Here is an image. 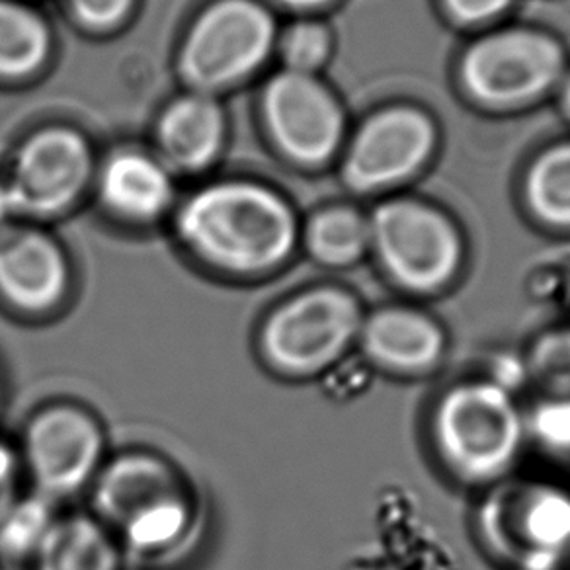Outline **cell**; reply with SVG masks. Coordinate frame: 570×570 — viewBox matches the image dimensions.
I'll return each mask as SVG.
<instances>
[{
	"mask_svg": "<svg viewBox=\"0 0 570 570\" xmlns=\"http://www.w3.org/2000/svg\"><path fill=\"white\" fill-rule=\"evenodd\" d=\"M186 256L229 284H262L279 276L302 240L292 206L261 184L219 183L196 191L176 214Z\"/></svg>",
	"mask_w": 570,
	"mask_h": 570,
	"instance_id": "cell-1",
	"label": "cell"
},
{
	"mask_svg": "<svg viewBox=\"0 0 570 570\" xmlns=\"http://www.w3.org/2000/svg\"><path fill=\"white\" fill-rule=\"evenodd\" d=\"M364 315V303L346 285H305L262 313L254 326V357L284 383L323 380L356 350Z\"/></svg>",
	"mask_w": 570,
	"mask_h": 570,
	"instance_id": "cell-2",
	"label": "cell"
},
{
	"mask_svg": "<svg viewBox=\"0 0 570 570\" xmlns=\"http://www.w3.org/2000/svg\"><path fill=\"white\" fill-rule=\"evenodd\" d=\"M530 434L522 406L502 383L460 381L438 396L428 436L440 465L465 487H494L514 471Z\"/></svg>",
	"mask_w": 570,
	"mask_h": 570,
	"instance_id": "cell-3",
	"label": "cell"
},
{
	"mask_svg": "<svg viewBox=\"0 0 570 570\" xmlns=\"http://www.w3.org/2000/svg\"><path fill=\"white\" fill-rule=\"evenodd\" d=\"M14 438L28 489L63 508L87 497L111 453L100 414L67 396L28 412Z\"/></svg>",
	"mask_w": 570,
	"mask_h": 570,
	"instance_id": "cell-4",
	"label": "cell"
},
{
	"mask_svg": "<svg viewBox=\"0 0 570 570\" xmlns=\"http://www.w3.org/2000/svg\"><path fill=\"white\" fill-rule=\"evenodd\" d=\"M370 217L372 254L393 284L430 297L450 289L465 262L461 233L448 215L416 199H389Z\"/></svg>",
	"mask_w": 570,
	"mask_h": 570,
	"instance_id": "cell-5",
	"label": "cell"
},
{
	"mask_svg": "<svg viewBox=\"0 0 570 570\" xmlns=\"http://www.w3.org/2000/svg\"><path fill=\"white\" fill-rule=\"evenodd\" d=\"M274 17L256 0H217L199 14L180 51V72L212 95L253 75L276 48Z\"/></svg>",
	"mask_w": 570,
	"mask_h": 570,
	"instance_id": "cell-6",
	"label": "cell"
},
{
	"mask_svg": "<svg viewBox=\"0 0 570 570\" xmlns=\"http://www.w3.org/2000/svg\"><path fill=\"white\" fill-rule=\"evenodd\" d=\"M460 75L476 102L518 106L561 85L567 56L547 33L510 28L473 41L461 57Z\"/></svg>",
	"mask_w": 570,
	"mask_h": 570,
	"instance_id": "cell-7",
	"label": "cell"
},
{
	"mask_svg": "<svg viewBox=\"0 0 570 570\" xmlns=\"http://www.w3.org/2000/svg\"><path fill=\"white\" fill-rule=\"evenodd\" d=\"M77 274L63 245L36 227L0 230V313L22 325L56 323L75 307Z\"/></svg>",
	"mask_w": 570,
	"mask_h": 570,
	"instance_id": "cell-8",
	"label": "cell"
},
{
	"mask_svg": "<svg viewBox=\"0 0 570 570\" xmlns=\"http://www.w3.org/2000/svg\"><path fill=\"white\" fill-rule=\"evenodd\" d=\"M264 119L277 147L302 165H321L341 149L346 116L317 75L282 71L262 96Z\"/></svg>",
	"mask_w": 570,
	"mask_h": 570,
	"instance_id": "cell-9",
	"label": "cell"
},
{
	"mask_svg": "<svg viewBox=\"0 0 570 570\" xmlns=\"http://www.w3.org/2000/svg\"><path fill=\"white\" fill-rule=\"evenodd\" d=\"M438 131L424 111L395 106L373 114L350 142L342 178L360 194L385 190L426 165Z\"/></svg>",
	"mask_w": 570,
	"mask_h": 570,
	"instance_id": "cell-10",
	"label": "cell"
},
{
	"mask_svg": "<svg viewBox=\"0 0 570 570\" xmlns=\"http://www.w3.org/2000/svg\"><path fill=\"white\" fill-rule=\"evenodd\" d=\"M90 173L92 155L85 137L67 127H49L26 139L7 186L17 214L51 217L79 199Z\"/></svg>",
	"mask_w": 570,
	"mask_h": 570,
	"instance_id": "cell-11",
	"label": "cell"
},
{
	"mask_svg": "<svg viewBox=\"0 0 570 570\" xmlns=\"http://www.w3.org/2000/svg\"><path fill=\"white\" fill-rule=\"evenodd\" d=\"M492 502V535L502 553L530 567L551 569L570 559V494L547 484L504 487Z\"/></svg>",
	"mask_w": 570,
	"mask_h": 570,
	"instance_id": "cell-12",
	"label": "cell"
},
{
	"mask_svg": "<svg viewBox=\"0 0 570 570\" xmlns=\"http://www.w3.org/2000/svg\"><path fill=\"white\" fill-rule=\"evenodd\" d=\"M356 350L377 372L414 380L444 365L450 336L430 311L409 303H387L365 309Z\"/></svg>",
	"mask_w": 570,
	"mask_h": 570,
	"instance_id": "cell-13",
	"label": "cell"
},
{
	"mask_svg": "<svg viewBox=\"0 0 570 570\" xmlns=\"http://www.w3.org/2000/svg\"><path fill=\"white\" fill-rule=\"evenodd\" d=\"M188 483L190 476L167 453L147 445H129L118 452L111 450L85 497V508L114 531L127 515Z\"/></svg>",
	"mask_w": 570,
	"mask_h": 570,
	"instance_id": "cell-14",
	"label": "cell"
},
{
	"mask_svg": "<svg viewBox=\"0 0 570 570\" xmlns=\"http://www.w3.org/2000/svg\"><path fill=\"white\" fill-rule=\"evenodd\" d=\"M26 570H127L118 539L87 508L67 507Z\"/></svg>",
	"mask_w": 570,
	"mask_h": 570,
	"instance_id": "cell-15",
	"label": "cell"
},
{
	"mask_svg": "<svg viewBox=\"0 0 570 570\" xmlns=\"http://www.w3.org/2000/svg\"><path fill=\"white\" fill-rule=\"evenodd\" d=\"M225 118L212 95L194 92L168 106L157 127L160 153L170 167L202 170L222 151Z\"/></svg>",
	"mask_w": 570,
	"mask_h": 570,
	"instance_id": "cell-16",
	"label": "cell"
},
{
	"mask_svg": "<svg viewBox=\"0 0 570 570\" xmlns=\"http://www.w3.org/2000/svg\"><path fill=\"white\" fill-rule=\"evenodd\" d=\"M100 198L119 219L147 225L170 206L173 180L159 160L139 153H119L100 175Z\"/></svg>",
	"mask_w": 570,
	"mask_h": 570,
	"instance_id": "cell-17",
	"label": "cell"
},
{
	"mask_svg": "<svg viewBox=\"0 0 570 570\" xmlns=\"http://www.w3.org/2000/svg\"><path fill=\"white\" fill-rule=\"evenodd\" d=\"M299 246L325 269H348L372 254L370 217L354 207H326L302 229Z\"/></svg>",
	"mask_w": 570,
	"mask_h": 570,
	"instance_id": "cell-18",
	"label": "cell"
},
{
	"mask_svg": "<svg viewBox=\"0 0 570 570\" xmlns=\"http://www.w3.org/2000/svg\"><path fill=\"white\" fill-rule=\"evenodd\" d=\"M46 20L14 0H0V77L22 79L48 61Z\"/></svg>",
	"mask_w": 570,
	"mask_h": 570,
	"instance_id": "cell-19",
	"label": "cell"
},
{
	"mask_svg": "<svg viewBox=\"0 0 570 570\" xmlns=\"http://www.w3.org/2000/svg\"><path fill=\"white\" fill-rule=\"evenodd\" d=\"M63 507L28 491L0 515V564L28 569Z\"/></svg>",
	"mask_w": 570,
	"mask_h": 570,
	"instance_id": "cell-20",
	"label": "cell"
},
{
	"mask_svg": "<svg viewBox=\"0 0 570 570\" xmlns=\"http://www.w3.org/2000/svg\"><path fill=\"white\" fill-rule=\"evenodd\" d=\"M525 199L539 222L570 229V141L549 147L525 176Z\"/></svg>",
	"mask_w": 570,
	"mask_h": 570,
	"instance_id": "cell-21",
	"label": "cell"
},
{
	"mask_svg": "<svg viewBox=\"0 0 570 570\" xmlns=\"http://www.w3.org/2000/svg\"><path fill=\"white\" fill-rule=\"evenodd\" d=\"M277 49L285 71L317 75L333 53V33L321 22L303 20L292 24L277 38Z\"/></svg>",
	"mask_w": 570,
	"mask_h": 570,
	"instance_id": "cell-22",
	"label": "cell"
},
{
	"mask_svg": "<svg viewBox=\"0 0 570 570\" xmlns=\"http://www.w3.org/2000/svg\"><path fill=\"white\" fill-rule=\"evenodd\" d=\"M26 491L28 484L17 438L0 430V515L4 514Z\"/></svg>",
	"mask_w": 570,
	"mask_h": 570,
	"instance_id": "cell-23",
	"label": "cell"
},
{
	"mask_svg": "<svg viewBox=\"0 0 570 570\" xmlns=\"http://www.w3.org/2000/svg\"><path fill=\"white\" fill-rule=\"evenodd\" d=\"M75 17L80 24L106 30L126 20L134 9L135 0H69Z\"/></svg>",
	"mask_w": 570,
	"mask_h": 570,
	"instance_id": "cell-24",
	"label": "cell"
},
{
	"mask_svg": "<svg viewBox=\"0 0 570 570\" xmlns=\"http://www.w3.org/2000/svg\"><path fill=\"white\" fill-rule=\"evenodd\" d=\"M514 0H444L445 10L460 24H481L500 17Z\"/></svg>",
	"mask_w": 570,
	"mask_h": 570,
	"instance_id": "cell-25",
	"label": "cell"
},
{
	"mask_svg": "<svg viewBox=\"0 0 570 570\" xmlns=\"http://www.w3.org/2000/svg\"><path fill=\"white\" fill-rule=\"evenodd\" d=\"M12 215H17L14 199H12V194H10L7 183H0V230L9 227Z\"/></svg>",
	"mask_w": 570,
	"mask_h": 570,
	"instance_id": "cell-26",
	"label": "cell"
},
{
	"mask_svg": "<svg viewBox=\"0 0 570 570\" xmlns=\"http://www.w3.org/2000/svg\"><path fill=\"white\" fill-rule=\"evenodd\" d=\"M276 2L284 4L287 9L311 10L321 9V7H325V4L333 2V0H276Z\"/></svg>",
	"mask_w": 570,
	"mask_h": 570,
	"instance_id": "cell-27",
	"label": "cell"
},
{
	"mask_svg": "<svg viewBox=\"0 0 570 570\" xmlns=\"http://www.w3.org/2000/svg\"><path fill=\"white\" fill-rule=\"evenodd\" d=\"M561 102L562 110L570 118V71L561 80Z\"/></svg>",
	"mask_w": 570,
	"mask_h": 570,
	"instance_id": "cell-28",
	"label": "cell"
},
{
	"mask_svg": "<svg viewBox=\"0 0 570 570\" xmlns=\"http://www.w3.org/2000/svg\"><path fill=\"white\" fill-rule=\"evenodd\" d=\"M4 403H7V380H4V372L0 367V414H2Z\"/></svg>",
	"mask_w": 570,
	"mask_h": 570,
	"instance_id": "cell-29",
	"label": "cell"
}]
</instances>
